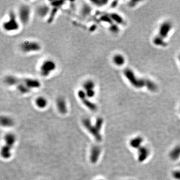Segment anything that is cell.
<instances>
[{"label":"cell","instance_id":"cell-3","mask_svg":"<svg viewBox=\"0 0 180 180\" xmlns=\"http://www.w3.org/2000/svg\"><path fill=\"white\" fill-rule=\"evenodd\" d=\"M57 64L52 59H46L42 63L39 67V74L43 78H47L56 70Z\"/></svg>","mask_w":180,"mask_h":180},{"label":"cell","instance_id":"cell-29","mask_svg":"<svg viewBox=\"0 0 180 180\" xmlns=\"http://www.w3.org/2000/svg\"><path fill=\"white\" fill-rule=\"evenodd\" d=\"M104 123V120L101 117H99L97 119L95 126L101 131L103 124Z\"/></svg>","mask_w":180,"mask_h":180},{"label":"cell","instance_id":"cell-25","mask_svg":"<svg viewBox=\"0 0 180 180\" xmlns=\"http://www.w3.org/2000/svg\"><path fill=\"white\" fill-rule=\"evenodd\" d=\"M59 9L55 8H51L50 13L49 14V15L48 16V23H51L53 21L54 19L55 18V17L57 14V13L58 12Z\"/></svg>","mask_w":180,"mask_h":180},{"label":"cell","instance_id":"cell-35","mask_svg":"<svg viewBox=\"0 0 180 180\" xmlns=\"http://www.w3.org/2000/svg\"><path fill=\"white\" fill-rule=\"evenodd\" d=\"M179 61H180V55H179Z\"/></svg>","mask_w":180,"mask_h":180},{"label":"cell","instance_id":"cell-10","mask_svg":"<svg viewBox=\"0 0 180 180\" xmlns=\"http://www.w3.org/2000/svg\"><path fill=\"white\" fill-rule=\"evenodd\" d=\"M4 83L9 87H16L22 82V78L18 77L13 75H8L4 79Z\"/></svg>","mask_w":180,"mask_h":180},{"label":"cell","instance_id":"cell-26","mask_svg":"<svg viewBox=\"0 0 180 180\" xmlns=\"http://www.w3.org/2000/svg\"><path fill=\"white\" fill-rule=\"evenodd\" d=\"M65 1H54L50 2V5L52 8H55L59 9L62 7L65 4Z\"/></svg>","mask_w":180,"mask_h":180},{"label":"cell","instance_id":"cell-36","mask_svg":"<svg viewBox=\"0 0 180 180\" xmlns=\"http://www.w3.org/2000/svg\"></svg>","mask_w":180,"mask_h":180},{"label":"cell","instance_id":"cell-30","mask_svg":"<svg viewBox=\"0 0 180 180\" xmlns=\"http://www.w3.org/2000/svg\"><path fill=\"white\" fill-rule=\"evenodd\" d=\"M100 19L102 21H103L106 23H108L111 25L113 24V21L109 15V16L108 15H104V16H102V17H101Z\"/></svg>","mask_w":180,"mask_h":180},{"label":"cell","instance_id":"cell-2","mask_svg":"<svg viewBox=\"0 0 180 180\" xmlns=\"http://www.w3.org/2000/svg\"><path fill=\"white\" fill-rule=\"evenodd\" d=\"M20 21L14 12H11L8 19L5 21L2 27L5 31L9 33L16 32L20 29Z\"/></svg>","mask_w":180,"mask_h":180},{"label":"cell","instance_id":"cell-22","mask_svg":"<svg viewBox=\"0 0 180 180\" xmlns=\"http://www.w3.org/2000/svg\"><path fill=\"white\" fill-rule=\"evenodd\" d=\"M1 124L3 126L9 127L13 126L14 122L13 120L9 117L2 116L1 117Z\"/></svg>","mask_w":180,"mask_h":180},{"label":"cell","instance_id":"cell-32","mask_svg":"<svg viewBox=\"0 0 180 180\" xmlns=\"http://www.w3.org/2000/svg\"><path fill=\"white\" fill-rule=\"evenodd\" d=\"M85 92V93H86V95L87 97L88 98H89L90 99L94 98L95 97V95H96V91H95V89L88 90V91H86Z\"/></svg>","mask_w":180,"mask_h":180},{"label":"cell","instance_id":"cell-28","mask_svg":"<svg viewBox=\"0 0 180 180\" xmlns=\"http://www.w3.org/2000/svg\"><path fill=\"white\" fill-rule=\"evenodd\" d=\"M91 3L98 7H102L106 5L108 2L105 0H95V1H91Z\"/></svg>","mask_w":180,"mask_h":180},{"label":"cell","instance_id":"cell-31","mask_svg":"<svg viewBox=\"0 0 180 180\" xmlns=\"http://www.w3.org/2000/svg\"><path fill=\"white\" fill-rule=\"evenodd\" d=\"M91 12V8L88 5H85L82 8V13L83 15L85 16H87L89 15Z\"/></svg>","mask_w":180,"mask_h":180},{"label":"cell","instance_id":"cell-24","mask_svg":"<svg viewBox=\"0 0 180 180\" xmlns=\"http://www.w3.org/2000/svg\"><path fill=\"white\" fill-rule=\"evenodd\" d=\"M110 17L112 19V20L115 22H116L117 24H124V20L121 16H120L119 15L116 14V13H111L110 14Z\"/></svg>","mask_w":180,"mask_h":180},{"label":"cell","instance_id":"cell-4","mask_svg":"<svg viewBox=\"0 0 180 180\" xmlns=\"http://www.w3.org/2000/svg\"><path fill=\"white\" fill-rule=\"evenodd\" d=\"M21 50L24 53H32L39 52L42 49L41 44L34 40H26L20 45Z\"/></svg>","mask_w":180,"mask_h":180},{"label":"cell","instance_id":"cell-6","mask_svg":"<svg viewBox=\"0 0 180 180\" xmlns=\"http://www.w3.org/2000/svg\"><path fill=\"white\" fill-rule=\"evenodd\" d=\"M82 122L86 129L93 135L95 139L98 142H101L102 137L100 133V131L95 126H93L92 125L90 120L89 118H85L83 120Z\"/></svg>","mask_w":180,"mask_h":180},{"label":"cell","instance_id":"cell-27","mask_svg":"<svg viewBox=\"0 0 180 180\" xmlns=\"http://www.w3.org/2000/svg\"><path fill=\"white\" fill-rule=\"evenodd\" d=\"M154 43L157 45V46H162V47H165L167 46V43L165 42L164 40H162L159 38L158 37L156 36L153 40Z\"/></svg>","mask_w":180,"mask_h":180},{"label":"cell","instance_id":"cell-18","mask_svg":"<svg viewBox=\"0 0 180 180\" xmlns=\"http://www.w3.org/2000/svg\"><path fill=\"white\" fill-rule=\"evenodd\" d=\"M96 84L92 79H88L85 81L82 84V89L85 91L95 89Z\"/></svg>","mask_w":180,"mask_h":180},{"label":"cell","instance_id":"cell-33","mask_svg":"<svg viewBox=\"0 0 180 180\" xmlns=\"http://www.w3.org/2000/svg\"><path fill=\"white\" fill-rule=\"evenodd\" d=\"M173 178L176 180H180V170H177L173 173Z\"/></svg>","mask_w":180,"mask_h":180},{"label":"cell","instance_id":"cell-16","mask_svg":"<svg viewBox=\"0 0 180 180\" xmlns=\"http://www.w3.org/2000/svg\"><path fill=\"white\" fill-rule=\"evenodd\" d=\"M143 142V139L140 136L133 138L130 141V146L133 149H138L142 146Z\"/></svg>","mask_w":180,"mask_h":180},{"label":"cell","instance_id":"cell-15","mask_svg":"<svg viewBox=\"0 0 180 180\" xmlns=\"http://www.w3.org/2000/svg\"><path fill=\"white\" fill-rule=\"evenodd\" d=\"M35 103L36 106L41 109L45 108L48 105V100L44 96L38 97L35 99Z\"/></svg>","mask_w":180,"mask_h":180},{"label":"cell","instance_id":"cell-12","mask_svg":"<svg viewBox=\"0 0 180 180\" xmlns=\"http://www.w3.org/2000/svg\"><path fill=\"white\" fill-rule=\"evenodd\" d=\"M51 8L47 4H43L40 5L37 9V13L41 18H45L48 17L50 13Z\"/></svg>","mask_w":180,"mask_h":180},{"label":"cell","instance_id":"cell-17","mask_svg":"<svg viewBox=\"0 0 180 180\" xmlns=\"http://www.w3.org/2000/svg\"><path fill=\"white\" fill-rule=\"evenodd\" d=\"M170 158L172 160L176 161L180 158V145L175 146L170 151Z\"/></svg>","mask_w":180,"mask_h":180},{"label":"cell","instance_id":"cell-21","mask_svg":"<svg viewBox=\"0 0 180 180\" xmlns=\"http://www.w3.org/2000/svg\"><path fill=\"white\" fill-rule=\"evenodd\" d=\"M113 61L116 65L118 66H121L125 63V59L122 55L117 54L114 56Z\"/></svg>","mask_w":180,"mask_h":180},{"label":"cell","instance_id":"cell-9","mask_svg":"<svg viewBox=\"0 0 180 180\" xmlns=\"http://www.w3.org/2000/svg\"><path fill=\"white\" fill-rule=\"evenodd\" d=\"M22 81L31 90L33 89H39L41 86L40 81L36 79L32 78H22Z\"/></svg>","mask_w":180,"mask_h":180},{"label":"cell","instance_id":"cell-14","mask_svg":"<svg viewBox=\"0 0 180 180\" xmlns=\"http://www.w3.org/2000/svg\"><path fill=\"white\" fill-rule=\"evenodd\" d=\"M101 152V148L98 146H94L92 148L91 154H90V161L91 163L95 164L98 162Z\"/></svg>","mask_w":180,"mask_h":180},{"label":"cell","instance_id":"cell-19","mask_svg":"<svg viewBox=\"0 0 180 180\" xmlns=\"http://www.w3.org/2000/svg\"><path fill=\"white\" fill-rule=\"evenodd\" d=\"M4 139L6 142V145L11 148L14 146L15 142H16V137L14 134L11 133H9L6 135Z\"/></svg>","mask_w":180,"mask_h":180},{"label":"cell","instance_id":"cell-11","mask_svg":"<svg viewBox=\"0 0 180 180\" xmlns=\"http://www.w3.org/2000/svg\"><path fill=\"white\" fill-rule=\"evenodd\" d=\"M56 106L59 113L62 115L66 114L68 112L67 102L63 97H59L56 100Z\"/></svg>","mask_w":180,"mask_h":180},{"label":"cell","instance_id":"cell-23","mask_svg":"<svg viewBox=\"0 0 180 180\" xmlns=\"http://www.w3.org/2000/svg\"><path fill=\"white\" fill-rule=\"evenodd\" d=\"M11 147L6 145L2 147L1 150V155L3 158H4V159H8L10 158L11 156Z\"/></svg>","mask_w":180,"mask_h":180},{"label":"cell","instance_id":"cell-8","mask_svg":"<svg viewBox=\"0 0 180 180\" xmlns=\"http://www.w3.org/2000/svg\"><path fill=\"white\" fill-rule=\"evenodd\" d=\"M172 24L169 22H165L163 23L160 26L159 29V34L157 37H158L160 39L164 40L166 39L172 29Z\"/></svg>","mask_w":180,"mask_h":180},{"label":"cell","instance_id":"cell-34","mask_svg":"<svg viewBox=\"0 0 180 180\" xmlns=\"http://www.w3.org/2000/svg\"><path fill=\"white\" fill-rule=\"evenodd\" d=\"M111 31L113 33H117L119 31V28L117 25H115L114 24H113L111 25L110 28Z\"/></svg>","mask_w":180,"mask_h":180},{"label":"cell","instance_id":"cell-1","mask_svg":"<svg viewBox=\"0 0 180 180\" xmlns=\"http://www.w3.org/2000/svg\"><path fill=\"white\" fill-rule=\"evenodd\" d=\"M124 74L131 85L135 88L139 89L145 87L150 91L153 92L157 89V86L154 82L148 79L138 78L130 69H126L124 71Z\"/></svg>","mask_w":180,"mask_h":180},{"label":"cell","instance_id":"cell-5","mask_svg":"<svg viewBox=\"0 0 180 180\" xmlns=\"http://www.w3.org/2000/svg\"><path fill=\"white\" fill-rule=\"evenodd\" d=\"M31 10L30 7L26 4L22 5L18 11V18L22 24H27L31 18Z\"/></svg>","mask_w":180,"mask_h":180},{"label":"cell","instance_id":"cell-13","mask_svg":"<svg viewBox=\"0 0 180 180\" xmlns=\"http://www.w3.org/2000/svg\"><path fill=\"white\" fill-rule=\"evenodd\" d=\"M150 155L149 149L145 146H141L138 149V160L142 163L146 160Z\"/></svg>","mask_w":180,"mask_h":180},{"label":"cell","instance_id":"cell-7","mask_svg":"<svg viewBox=\"0 0 180 180\" xmlns=\"http://www.w3.org/2000/svg\"><path fill=\"white\" fill-rule=\"evenodd\" d=\"M77 96L82 103L90 110L96 111L97 110V105L92 102L87 97L84 90L83 89H79L77 91Z\"/></svg>","mask_w":180,"mask_h":180},{"label":"cell","instance_id":"cell-20","mask_svg":"<svg viewBox=\"0 0 180 180\" xmlns=\"http://www.w3.org/2000/svg\"><path fill=\"white\" fill-rule=\"evenodd\" d=\"M16 88L17 91L21 94H27L30 93L32 91L31 89H29L26 85L22 83V81L21 83L18 84Z\"/></svg>","mask_w":180,"mask_h":180}]
</instances>
